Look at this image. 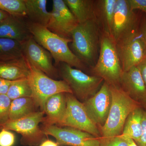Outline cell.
<instances>
[{"instance_id": "26", "label": "cell", "mask_w": 146, "mask_h": 146, "mask_svg": "<svg viewBox=\"0 0 146 146\" xmlns=\"http://www.w3.org/2000/svg\"><path fill=\"white\" fill-rule=\"evenodd\" d=\"M0 9L9 15L26 18L25 0H0Z\"/></svg>"}, {"instance_id": "21", "label": "cell", "mask_w": 146, "mask_h": 146, "mask_svg": "<svg viewBox=\"0 0 146 146\" xmlns=\"http://www.w3.org/2000/svg\"><path fill=\"white\" fill-rule=\"evenodd\" d=\"M143 109L141 106L133 110L128 116L121 135L133 139L136 143L142 135V120Z\"/></svg>"}, {"instance_id": "11", "label": "cell", "mask_w": 146, "mask_h": 146, "mask_svg": "<svg viewBox=\"0 0 146 146\" xmlns=\"http://www.w3.org/2000/svg\"><path fill=\"white\" fill-rule=\"evenodd\" d=\"M22 45L23 54L30 64L54 79L59 76L57 68L53 63L52 55L33 36L22 42Z\"/></svg>"}, {"instance_id": "6", "label": "cell", "mask_w": 146, "mask_h": 146, "mask_svg": "<svg viewBox=\"0 0 146 146\" xmlns=\"http://www.w3.org/2000/svg\"><path fill=\"white\" fill-rule=\"evenodd\" d=\"M27 62L30 70L28 79L32 90V97L41 111H43L47 99L53 95L60 93L73 94L70 86L64 80L54 79Z\"/></svg>"}, {"instance_id": "27", "label": "cell", "mask_w": 146, "mask_h": 146, "mask_svg": "<svg viewBox=\"0 0 146 146\" xmlns=\"http://www.w3.org/2000/svg\"><path fill=\"white\" fill-rule=\"evenodd\" d=\"M11 102L7 94L0 95V125L5 123L9 120Z\"/></svg>"}, {"instance_id": "3", "label": "cell", "mask_w": 146, "mask_h": 146, "mask_svg": "<svg viewBox=\"0 0 146 146\" xmlns=\"http://www.w3.org/2000/svg\"><path fill=\"white\" fill-rule=\"evenodd\" d=\"M70 48L84 64H95L100 41L97 19L78 24L72 33Z\"/></svg>"}, {"instance_id": "24", "label": "cell", "mask_w": 146, "mask_h": 146, "mask_svg": "<svg viewBox=\"0 0 146 146\" xmlns=\"http://www.w3.org/2000/svg\"><path fill=\"white\" fill-rule=\"evenodd\" d=\"M117 0H101L98 1V8L104 33L110 36Z\"/></svg>"}, {"instance_id": "8", "label": "cell", "mask_w": 146, "mask_h": 146, "mask_svg": "<svg viewBox=\"0 0 146 146\" xmlns=\"http://www.w3.org/2000/svg\"><path fill=\"white\" fill-rule=\"evenodd\" d=\"M116 47L124 72L145 59V48L141 30L136 29L121 38Z\"/></svg>"}, {"instance_id": "2", "label": "cell", "mask_w": 146, "mask_h": 146, "mask_svg": "<svg viewBox=\"0 0 146 146\" xmlns=\"http://www.w3.org/2000/svg\"><path fill=\"white\" fill-rule=\"evenodd\" d=\"M112 103L109 115L103 126L99 127L101 137L119 136L128 116L133 110L141 106L138 102L131 98L120 86H110Z\"/></svg>"}, {"instance_id": "1", "label": "cell", "mask_w": 146, "mask_h": 146, "mask_svg": "<svg viewBox=\"0 0 146 146\" xmlns=\"http://www.w3.org/2000/svg\"><path fill=\"white\" fill-rule=\"evenodd\" d=\"M27 21L33 37L51 54L54 60L55 66L63 63L82 71L86 69V65L74 54L68 46L72 39L60 37L50 31L46 27L33 23L27 19Z\"/></svg>"}, {"instance_id": "10", "label": "cell", "mask_w": 146, "mask_h": 146, "mask_svg": "<svg viewBox=\"0 0 146 146\" xmlns=\"http://www.w3.org/2000/svg\"><path fill=\"white\" fill-rule=\"evenodd\" d=\"M42 129L46 136L54 137L59 146H100V138L74 128L52 125Z\"/></svg>"}, {"instance_id": "25", "label": "cell", "mask_w": 146, "mask_h": 146, "mask_svg": "<svg viewBox=\"0 0 146 146\" xmlns=\"http://www.w3.org/2000/svg\"><path fill=\"white\" fill-rule=\"evenodd\" d=\"M7 95L11 100L20 98L32 97V90L28 78L13 81Z\"/></svg>"}, {"instance_id": "19", "label": "cell", "mask_w": 146, "mask_h": 146, "mask_svg": "<svg viewBox=\"0 0 146 146\" xmlns=\"http://www.w3.org/2000/svg\"><path fill=\"white\" fill-rule=\"evenodd\" d=\"M78 24L97 19L96 8L92 0H64Z\"/></svg>"}, {"instance_id": "9", "label": "cell", "mask_w": 146, "mask_h": 146, "mask_svg": "<svg viewBox=\"0 0 146 146\" xmlns=\"http://www.w3.org/2000/svg\"><path fill=\"white\" fill-rule=\"evenodd\" d=\"M65 95L67 103L66 113L59 126L74 128L100 138L101 134L99 128L90 119L82 103L73 94Z\"/></svg>"}, {"instance_id": "36", "label": "cell", "mask_w": 146, "mask_h": 146, "mask_svg": "<svg viewBox=\"0 0 146 146\" xmlns=\"http://www.w3.org/2000/svg\"><path fill=\"white\" fill-rule=\"evenodd\" d=\"M122 136L125 139L126 141L127 142L129 146H138L137 145V144H136V143H135V141H133V139L129 138H127V137H124V136Z\"/></svg>"}, {"instance_id": "5", "label": "cell", "mask_w": 146, "mask_h": 146, "mask_svg": "<svg viewBox=\"0 0 146 146\" xmlns=\"http://www.w3.org/2000/svg\"><path fill=\"white\" fill-rule=\"evenodd\" d=\"M59 76L66 82L78 99L84 102L98 91L104 81L96 76H90L65 63L56 66Z\"/></svg>"}, {"instance_id": "15", "label": "cell", "mask_w": 146, "mask_h": 146, "mask_svg": "<svg viewBox=\"0 0 146 146\" xmlns=\"http://www.w3.org/2000/svg\"><path fill=\"white\" fill-rule=\"evenodd\" d=\"M32 36L26 18L9 15L0 23V37L22 43Z\"/></svg>"}, {"instance_id": "31", "label": "cell", "mask_w": 146, "mask_h": 146, "mask_svg": "<svg viewBox=\"0 0 146 146\" xmlns=\"http://www.w3.org/2000/svg\"><path fill=\"white\" fill-rule=\"evenodd\" d=\"M132 10L138 9L146 13V0H128Z\"/></svg>"}, {"instance_id": "34", "label": "cell", "mask_w": 146, "mask_h": 146, "mask_svg": "<svg viewBox=\"0 0 146 146\" xmlns=\"http://www.w3.org/2000/svg\"><path fill=\"white\" fill-rule=\"evenodd\" d=\"M140 30L143 35L144 43H145V58H146V18L143 22V25H142Z\"/></svg>"}, {"instance_id": "30", "label": "cell", "mask_w": 146, "mask_h": 146, "mask_svg": "<svg viewBox=\"0 0 146 146\" xmlns=\"http://www.w3.org/2000/svg\"><path fill=\"white\" fill-rule=\"evenodd\" d=\"M136 144L138 146H146V111L144 110L142 120V135Z\"/></svg>"}, {"instance_id": "7", "label": "cell", "mask_w": 146, "mask_h": 146, "mask_svg": "<svg viewBox=\"0 0 146 146\" xmlns=\"http://www.w3.org/2000/svg\"><path fill=\"white\" fill-rule=\"evenodd\" d=\"M44 112L40 110L18 119L8 120L0 125V131L6 129L21 134L22 145H39L46 140L47 136L39 126L40 123L44 122Z\"/></svg>"}, {"instance_id": "22", "label": "cell", "mask_w": 146, "mask_h": 146, "mask_svg": "<svg viewBox=\"0 0 146 146\" xmlns=\"http://www.w3.org/2000/svg\"><path fill=\"white\" fill-rule=\"evenodd\" d=\"M33 97L20 98L11 100L9 120L21 119L36 112L38 108Z\"/></svg>"}, {"instance_id": "13", "label": "cell", "mask_w": 146, "mask_h": 146, "mask_svg": "<svg viewBox=\"0 0 146 146\" xmlns=\"http://www.w3.org/2000/svg\"><path fill=\"white\" fill-rule=\"evenodd\" d=\"M111 103L110 86L105 82L94 96L82 102L90 119L98 127L103 126L106 122Z\"/></svg>"}, {"instance_id": "33", "label": "cell", "mask_w": 146, "mask_h": 146, "mask_svg": "<svg viewBox=\"0 0 146 146\" xmlns=\"http://www.w3.org/2000/svg\"><path fill=\"white\" fill-rule=\"evenodd\" d=\"M137 67L141 73L146 88V58L137 65Z\"/></svg>"}, {"instance_id": "29", "label": "cell", "mask_w": 146, "mask_h": 146, "mask_svg": "<svg viewBox=\"0 0 146 146\" xmlns=\"http://www.w3.org/2000/svg\"><path fill=\"white\" fill-rule=\"evenodd\" d=\"M16 141L15 134L11 131L2 129L0 131V146H13Z\"/></svg>"}, {"instance_id": "20", "label": "cell", "mask_w": 146, "mask_h": 146, "mask_svg": "<svg viewBox=\"0 0 146 146\" xmlns=\"http://www.w3.org/2000/svg\"><path fill=\"white\" fill-rule=\"evenodd\" d=\"M28 21L46 27L50 12L47 10L46 0H25Z\"/></svg>"}, {"instance_id": "35", "label": "cell", "mask_w": 146, "mask_h": 146, "mask_svg": "<svg viewBox=\"0 0 146 146\" xmlns=\"http://www.w3.org/2000/svg\"><path fill=\"white\" fill-rule=\"evenodd\" d=\"M39 146H59L56 142L49 140L46 139L41 143Z\"/></svg>"}, {"instance_id": "17", "label": "cell", "mask_w": 146, "mask_h": 146, "mask_svg": "<svg viewBox=\"0 0 146 146\" xmlns=\"http://www.w3.org/2000/svg\"><path fill=\"white\" fill-rule=\"evenodd\" d=\"M65 94H55L47 99L43 110L46 115L43 123L44 126L60 125L66 113L67 103Z\"/></svg>"}, {"instance_id": "16", "label": "cell", "mask_w": 146, "mask_h": 146, "mask_svg": "<svg viewBox=\"0 0 146 146\" xmlns=\"http://www.w3.org/2000/svg\"><path fill=\"white\" fill-rule=\"evenodd\" d=\"M120 86L131 98L139 103L146 97L145 85L137 66L123 72Z\"/></svg>"}, {"instance_id": "37", "label": "cell", "mask_w": 146, "mask_h": 146, "mask_svg": "<svg viewBox=\"0 0 146 146\" xmlns=\"http://www.w3.org/2000/svg\"><path fill=\"white\" fill-rule=\"evenodd\" d=\"M9 15V14L8 13L0 9V23L4 20Z\"/></svg>"}, {"instance_id": "12", "label": "cell", "mask_w": 146, "mask_h": 146, "mask_svg": "<svg viewBox=\"0 0 146 146\" xmlns=\"http://www.w3.org/2000/svg\"><path fill=\"white\" fill-rule=\"evenodd\" d=\"M52 2L47 28L60 37L72 39V32L78 25V22L64 0H53Z\"/></svg>"}, {"instance_id": "28", "label": "cell", "mask_w": 146, "mask_h": 146, "mask_svg": "<svg viewBox=\"0 0 146 146\" xmlns=\"http://www.w3.org/2000/svg\"><path fill=\"white\" fill-rule=\"evenodd\" d=\"M100 146H129L121 135L113 137L100 138Z\"/></svg>"}, {"instance_id": "14", "label": "cell", "mask_w": 146, "mask_h": 146, "mask_svg": "<svg viewBox=\"0 0 146 146\" xmlns=\"http://www.w3.org/2000/svg\"><path fill=\"white\" fill-rule=\"evenodd\" d=\"M137 18L128 0H117L110 36L115 43L136 28Z\"/></svg>"}, {"instance_id": "23", "label": "cell", "mask_w": 146, "mask_h": 146, "mask_svg": "<svg viewBox=\"0 0 146 146\" xmlns=\"http://www.w3.org/2000/svg\"><path fill=\"white\" fill-rule=\"evenodd\" d=\"M22 43L0 37V61H7L23 56Z\"/></svg>"}, {"instance_id": "32", "label": "cell", "mask_w": 146, "mask_h": 146, "mask_svg": "<svg viewBox=\"0 0 146 146\" xmlns=\"http://www.w3.org/2000/svg\"><path fill=\"white\" fill-rule=\"evenodd\" d=\"M13 82L0 78V95L7 94L9 89Z\"/></svg>"}, {"instance_id": "39", "label": "cell", "mask_w": 146, "mask_h": 146, "mask_svg": "<svg viewBox=\"0 0 146 146\" xmlns=\"http://www.w3.org/2000/svg\"></svg>"}, {"instance_id": "38", "label": "cell", "mask_w": 146, "mask_h": 146, "mask_svg": "<svg viewBox=\"0 0 146 146\" xmlns=\"http://www.w3.org/2000/svg\"><path fill=\"white\" fill-rule=\"evenodd\" d=\"M139 103L140 104L141 106H143L146 110V97L143 99L141 101H140Z\"/></svg>"}, {"instance_id": "18", "label": "cell", "mask_w": 146, "mask_h": 146, "mask_svg": "<svg viewBox=\"0 0 146 146\" xmlns=\"http://www.w3.org/2000/svg\"><path fill=\"white\" fill-rule=\"evenodd\" d=\"M28 64L24 56L10 60L0 61V78L10 81L28 78Z\"/></svg>"}, {"instance_id": "4", "label": "cell", "mask_w": 146, "mask_h": 146, "mask_svg": "<svg viewBox=\"0 0 146 146\" xmlns=\"http://www.w3.org/2000/svg\"><path fill=\"white\" fill-rule=\"evenodd\" d=\"M99 55L93 68L94 75L102 78L110 86H120L123 70L116 43L109 35L104 33Z\"/></svg>"}]
</instances>
